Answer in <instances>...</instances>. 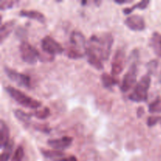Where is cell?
Segmentation results:
<instances>
[{
	"instance_id": "30",
	"label": "cell",
	"mask_w": 161,
	"mask_h": 161,
	"mask_svg": "<svg viewBox=\"0 0 161 161\" xmlns=\"http://www.w3.org/2000/svg\"><path fill=\"white\" fill-rule=\"evenodd\" d=\"M33 127H34V128L36 130L42 132H45V133H49L50 131V128H48L47 126L42 125V124H35V126H33Z\"/></svg>"
},
{
	"instance_id": "28",
	"label": "cell",
	"mask_w": 161,
	"mask_h": 161,
	"mask_svg": "<svg viewBox=\"0 0 161 161\" xmlns=\"http://www.w3.org/2000/svg\"><path fill=\"white\" fill-rule=\"evenodd\" d=\"M160 116H149L147 119V125L149 127H153L159 121H160Z\"/></svg>"
},
{
	"instance_id": "8",
	"label": "cell",
	"mask_w": 161,
	"mask_h": 161,
	"mask_svg": "<svg viewBox=\"0 0 161 161\" xmlns=\"http://www.w3.org/2000/svg\"><path fill=\"white\" fill-rule=\"evenodd\" d=\"M126 63L125 52L122 49H118L115 53L112 61V75L116 76L119 75L124 69Z\"/></svg>"
},
{
	"instance_id": "31",
	"label": "cell",
	"mask_w": 161,
	"mask_h": 161,
	"mask_svg": "<svg viewBox=\"0 0 161 161\" xmlns=\"http://www.w3.org/2000/svg\"><path fill=\"white\" fill-rule=\"evenodd\" d=\"M53 161H78L77 158L74 156H70L69 157H66V158H59V159H56L55 160Z\"/></svg>"
},
{
	"instance_id": "9",
	"label": "cell",
	"mask_w": 161,
	"mask_h": 161,
	"mask_svg": "<svg viewBox=\"0 0 161 161\" xmlns=\"http://www.w3.org/2000/svg\"><path fill=\"white\" fill-rule=\"evenodd\" d=\"M70 43L71 48L86 54L87 43H86V38L83 36V33L78 31H72L70 35Z\"/></svg>"
},
{
	"instance_id": "2",
	"label": "cell",
	"mask_w": 161,
	"mask_h": 161,
	"mask_svg": "<svg viewBox=\"0 0 161 161\" xmlns=\"http://www.w3.org/2000/svg\"><path fill=\"white\" fill-rule=\"evenodd\" d=\"M6 91L16 102L25 108H34L35 109V108H39L42 105V103L39 101L29 97L24 92L20 91V90L16 89L13 86H6Z\"/></svg>"
},
{
	"instance_id": "25",
	"label": "cell",
	"mask_w": 161,
	"mask_h": 161,
	"mask_svg": "<svg viewBox=\"0 0 161 161\" xmlns=\"http://www.w3.org/2000/svg\"><path fill=\"white\" fill-rule=\"evenodd\" d=\"M25 156V152H24V149L22 146H18L17 149L14 152V155H13L12 160L11 161H22Z\"/></svg>"
},
{
	"instance_id": "10",
	"label": "cell",
	"mask_w": 161,
	"mask_h": 161,
	"mask_svg": "<svg viewBox=\"0 0 161 161\" xmlns=\"http://www.w3.org/2000/svg\"><path fill=\"white\" fill-rule=\"evenodd\" d=\"M125 25L132 31H141L146 28V21L140 15H132L127 17L124 21Z\"/></svg>"
},
{
	"instance_id": "27",
	"label": "cell",
	"mask_w": 161,
	"mask_h": 161,
	"mask_svg": "<svg viewBox=\"0 0 161 161\" xmlns=\"http://www.w3.org/2000/svg\"><path fill=\"white\" fill-rule=\"evenodd\" d=\"M15 35L16 36L20 38V39H25V38H26L27 36L26 29H25V28H23V27H18V28H17V29H16Z\"/></svg>"
},
{
	"instance_id": "17",
	"label": "cell",
	"mask_w": 161,
	"mask_h": 161,
	"mask_svg": "<svg viewBox=\"0 0 161 161\" xmlns=\"http://www.w3.org/2000/svg\"><path fill=\"white\" fill-rule=\"evenodd\" d=\"M102 82L104 87L107 89H111L118 83V80L114 78L112 75H108V73H103L102 75Z\"/></svg>"
},
{
	"instance_id": "11",
	"label": "cell",
	"mask_w": 161,
	"mask_h": 161,
	"mask_svg": "<svg viewBox=\"0 0 161 161\" xmlns=\"http://www.w3.org/2000/svg\"><path fill=\"white\" fill-rule=\"evenodd\" d=\"M73 138L72 137L64 136L58 139H50L47 141V144L56 150H62L69 148L72 145Z\"/></svg>"
},
{
	"instance_id": "4",
	"label": "cell",
	"mask_w": 161,
	"mask_h": 161,
	"mask_svg": "<svg viewBox=\"0 0 161 161\" xmlns=\"http://www.w3.org/2000/svg\"><path fill=\"white\" fill-rule=\"evenodd\" d=\"M151 83L149 75H146L141 78L131 94L129 95V99L135 102H146L148 98V91Z\"/></svg>"
},
{
	"instance_id": "15",
	"label": "cell",
	"mask_w": 161,
	"mask_h": 161,
	"mask_svg": "<svg viewBox=\"0 0 161 161\" xmlns=\"http://www.w3.org/2000/svg\"><path fill=\"white\" fill-rule=\"evenodd\" d=\"M16 20H10L5 23L2 24L1 28H0V41L1 43L9 36L11 32L13 31L14 26H15Z\"/></svg>"
},
{
	"instance_id": "33",
	"label": "cell",
	"mask_w": 161,
	"mask_h": 161,
	"mask_svg": "<svg viewBox=\"0 0 161 161\" xmlns=\"http://www.w3.org/2000/svg\"><path fill=\"white\" fill-rule=\"evenodd\" d=\"M131 1H127V0H124V1H120V0H116L115 1V3H116V4H119V5H121V4H124V3H130Z\"/></svg>"
},
{
	"instance_id": "21",
	"label": "cell",
	"mask_w": 161,
	"mask_h": 161,
	"mask_svg": "<svg viewBox=\"0 0 161 161\" xmlns=\"http://www.w3.org/2000/svg\"><path fill=\"white\" fill-rule=\"evenodd\" d=\"M41 153H42L46 158L49 159H59L60 157H62L64 156V153H63L62 151L60 150H47V149H41Z\"/></svg>"
},
{
	"instance_id": "20",
	"label": "cell",
	"mask_w": 161,
	"mask_h": 161,
	"mask_svg": "<svg viewBox=\"0 0 161 161\" xmlns=\"http://www.w3.org/2000/svg\"><path fill=\"white\" fill-rule=\"evenodd\" d=\"M150 2L149 0H142V1L139 2V3H136L135 5H134L131 7L125 8V9H123V12L124 14H129L130 13H132V11L135 10V9H145L147 8L148 5L149 4Z\"/></svg>"
},
{
	"instance_id": "6",
	"label": "cell",
	"mask_w": 161,
	"mask_h": 161,
	"mask_svg": "<svg viewBox=\"0 0 161 161\" xmlns=\"http://www.w3.org/2000/svg\"><path fill=\"white\" fill-rule=\"evenodd\" d=\"M41 47L43 52L53 57L56 54H61L64 52V48L61 47V44L49 36H45L42 39Z\"/></svg>"
},
{
	"instance_id": "7",
	"label": "cell",
	"mask_w": 161,
	"mask_h": 161,
	"mask_svg": "<svg viewBox=\"0 0 161 161\" xmlns=\"http://www.w3.org/2000/svg\"><path fill=\"white\" fill-rule=\"evenodd\" d=\"M4 72L8 78L17 83L18 86H24L26 88L31 87V79L28 75L18 72L17 71L6 67V66L4 67Z\"/></svg>"
},
{
	"instance_id": "18",
	"label": "cell",
	"mask_w": 161,
	"mask_h": 161,
	"mask_svg": "<svg viewBox=\"0 0 161 161\" xmlns=\"http://www.w3.org/2000/svg\"><path fill=\"white\" fill-rule=\"evenodd\" d=\"M14 114L15 116V117L17 118L18 120L21 121L24 124H28V123L31 120V118L32 116L31 113H25L24 111L20 109H15L14 111Z\"/></svg>"
},
{
	"instance_id": "19",
	"label": "cell",
	"mask_w": 161,
	"mask_h": 161,
	"mask_svg": "<svg viewBox=\"0 0 161 161\" xmlns=\"http://www.w3.org/2000/svg\"><path fill=\"white\" fill-rule=\"evenodd\" d=\"M14 142L13 140H10L7 145L4 147L1 155V160L0 161H8L12 155L13 149H14Z\"/></svg>"
},
{
	"instance_id": "22",
	"label": "cell",
	"mask_w": 161,
	"mask_h": 161,
	"mask_svg": "<svg viewBox=\"0 0 161 161\" xmlns=\"http://www.w3.org/2000/svg\"><path fill=\"white\" fill-rule=\"evenodd\" d=\"M31 115H32V116H35V117L38 118L39 119H45L50 116V110L47 107H45L42 109L34 112V113H31Z\"/></svg>"
},
{
	"instance_id": "32",
	"label": "cell",
	"mask_w": 161,
	"mask_h": 161,
	"mask_svg": "<svg viewBox=\"0 0 161 161\" xmlns=\"http://www.w3.org/2000/svg\"><path fill=\"white\" fill-rule=\"evenodd\" d=\"M144 113H145V109L142 108V107H140V108H138V110H137V116H138V117H142Z\"/></svg>"
},
{
	"instance_id": "23",
	"label": "cell",
	"mask_w": 161,
	"mask_h": 161,
	"mask_svg": "<svg viewBox=\"0 0 161 161\" xmlns=\"http://www.w3.org/2000/svg\"><path fill=\"white\" fill-rule=\"evenodd\" d=\"M66 55H67L68 58H71V59H80V58H83L84 55L86 54L76 50H74L71 47H69L66 50Z\"/></svg>"
},
{
	"instance_id": "24",
	"label": "cell",
	"mask_w": 161,
	"mask_h": 161,
	"mask_svg": "<svg viewBox=\"0 0 161 161\" xmlns=\"http://www.w3.org/2000/svg\"><path fill=\"white\" fill-rule=\"evenodd\" d=\"M149 112L150 113H160L161 112V99L158 98L149 104Z\"/></svg>"
},
{
	"instance_id": "5",
	"label": "cell",
	"mask_w": 161,
	"mask_h": 161,
	"mask_svg": "<svg viewBox=\"0 0 161 161\" xmlns=\"http://www.w3.org/2000/svg\"><path fill=\"white\" fill-rule=\"evenodd\" d=\"M20 54L22 61L29 64H36L40 58V53L33 46L27 41H22L20 45Z\"/></svg>"
},
{
	"instance_id": "3",
	"label": "cell",
	"mask_w": 161,
	"mask_h": 161,
	"mask_svg": "<svg viewBox=\"0 0 161 161\" xmlns=\"http://www.w3.org/2000/svg\"><path fill=\"white\" fill-rule=\"evenodd\" d=\"M131 58H133L134 61L130 63V67L128 70L124 75V79H123L122 83H121L120 89L123 92H127L130 88L132 87L135 83L137 80V75H138V67H137V62L135 60L138 59V51L135 50L130 54Z\"/></svg>"
},
{
	"instance_id": "12",
	"label": "cell",
	"mask_w": 161,
	"mask_h": 161,
	"mask_svg": "<svg viewBox=\"0 0 161 161\" xmlns=\"http://www.w3.org/2000/svg\"><path fill=\"white\" fill-rule=\"evenodd\" d=\"M86 55L87 57L88 63L91 65H92L93 67L95 68L97 70H102V69H103L104 65L101 58L94 52H93L92 50H90L87 47H86Z\"/></svg>"
},
{
	"instance_id": "26",
	"label": "cell",
	"mask_w": 161,
	"mask_h": 161,
	"mask_svg": "<svg viewBox=\"0 0 161 161\" xmlns=\"http://www.w3.org/2000/svg\"><path fill=\"white\" fill-rule=\"evenodd\" d=\"M15 3H17L16 1L2 0V1H0V9H1V10H6V9H10V8L14 7Z\"/></svg>"
},
{
	"instance_id": "29",
	"label": "cell",
	"mask_w": 161,
	"mask_h": 161,
	"mask_svg": "<svg viewBox=\"0 0 161 161\" xmlns=\"http://www.w3.org/2000/svg\"><path fill=\"white\" fill-rule=\"evenodd\" d=\"M157 66H158V62L156 60H152V61H149L147 64V68L150 73L153 72L157 69Z\"/></svg>"
},
{
	"instance_id": "16",
	"label": "cell",
	"mask_w": 161,
	"mask_h": 161,
	"mask_svg": "<svg viewBox=\"0 0 161 161\" xmlns=\"http://www.w3.org/2000/svg\"><path fill=\"white\" fill-rule=\"evenodd\" d=\"M150 46L154 53L161 58V35L158 32H153L150 39Z\"/></svg>"
},
{
	"instance_id": "1",
	"label": "cell",
	"mask_w": 161,
	"mask_h": 161,
	"mask_svg": "<svg viewBox=\"0 0 161 161\" xmlns=\"http://www.w3.org/2000/svg\"><path fill=\"white\" fill-rule=\"evenodd\" d=\"M113 42V36L109 32H104L98 36L93 35L90 38L87 48L94 52L102 61H107L109 58Z\"/></svg>"
},
{
	"instance_id": "14",
	"label": "cell",
	"mask_w": 161,
	"mask_h": 161,
	"mask_svg": "<svg viewBox=\"0 0 161 161\" xmlns=\"http://www.w3.org/2000/svg\"><path fill=\"white\" fill-rule=\"evenodd\" d=\"M9 129L7 124L3 119L0 121V146L4 148L9 143Z\"/></svg>"
},
{
	"instance_id": "13",
	"label": "cell",
	"mask_w": 161,
	"mask_h": 161,
	"mask_svg": "<svg viewBox=\"0 0 161 161\" xmlns=\"http://www.w3.org/2000/svg\"><path fill=\"white\" fill-rule=\"evenodd\" d=\"M20 17H27V18L31 19V20H36L40 23L45 22V16L39 11L36 10H27V9H21L19 12Z\"/></svg>"
}]
</instances>
